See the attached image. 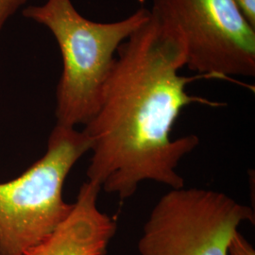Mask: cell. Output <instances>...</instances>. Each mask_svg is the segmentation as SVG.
Instances as JSON below:
<instances>
[{
    "label": "cell",
    "instance_id": "cell-1",
    "mask_svg": "<svg viewBox=\"0 0 255 255\" xmlns=\"http://www.w3.org/2000/svg\"><path fill=\"white\" fill-rule=\"evenodd\" d=\"M185 64L182 37L150 10L146 23L119 47L101 105L82 130L92 151L89 182L120 200L131 198L145 181L184 187L177 169L200 139H173L174 124L191 104L222 106L188 94L190 83L209 78L182 76Z\"/></svg>",
    "mask_w": 255,
    "mask_h": 255
},
{
    "label": "cell",
    "instance_id": "cell-2",
    "mask_svg": "<svg viewBox=\"0 0 255 255\" xmlns=\"http://www.w3.org/2000/svg\"><path fill=\"white\" fill-rule=\"evenodd\" d=\"M23 14L51 31L62 54L57 125L85 126L101 105L119 47L146 23L150 10L140 8L125 18L102 23L82 16L71 0H47Z\"/></svg>",
    "mask_w": 255,
    "mask_h": 255
},
{
    "label": "cell",
    "instance_id": "cell-3",
    "mask_svg": "<svg viewBox=\"0 0 255 255\" xmlns=\"http://www.w3.org/2000/svg\"><path fill=\"white\" fill-rule=\"evenodd\" d=\"M89 150L82 130L56 124L45 155L18 178L0 182V255H24L63 222L73 205L64 200L65 179Z\"/></svg>",
    "mask_w": 255,
    "mask_h": 255
},
{
    "label": "cell",
    "instance_id": "cell-4",
    "mask_svg": "<svg viewBox=\"0 0 255 255\" xmlns=\"http://www.w3.org/2000/svg\"><path fill=\"white\" fill-rule=\"evenodd\" d=\"M255 213L228 195L178 188L160 198L138 241L140 255H228L230 243Z\"/></svg>",
    "mask_w": 255,
    "mask_h": 255
},
{
    "label": "cell",
    "instance_id": "cell-5",
    "mask_svg": "<svg viewBox=\"0 0 255 255\" xmlns=\"http://www.w3.org/2000/svg\"><path fill=\"white\" fill-rule=\"evenodd\" d=\"M151 12L178 31L189 70L209 79L255 76V27L234 0H152Z\"/></svg>",
    "mask_w": 255,
    "mask_h": 255
},
{
    "label": "cell",
    "instance_id": "cell-6",
    "mask_svg": "<svg viewBox=\"0 0 255 255\" xmlns=\"http://www.w3.org/2000/svg\"><path fill=\"white\" fill-rule=\"evenodd\" d=\"M101 187L87 181L80 188L68 216L24 255H106L117 222L98 206Z\"/></svg>",
    "mask_w": 255,
    "mask_h": 255
},
{
    "label": "cell",
    "instance_id": "cell-7",
    "mask_svg": "<svg viewBox=\"0 0 255 255\" xmlns=\"http://www.w3.org/2000/svg\"><path fill=\"white\" fill-rule=\"evenodd\" d=\"M228 255H255V250L240 232H237L230 243Z\"/></svg>",
    "mask_w": 255,
    "mask_h": 255
},
{
    "label": "cell",
    "instance_id": "cell-8",
    "mask_svg": "<svg viewBox=\"0 0 255 255\" xmlns=\"http://www.w3.org/2000/svg\"><path fill=\"white\" fill-rule=\"evenodd\" d=\"M27 0H0V30L8 19Z\"/></svg>",
    "mask_w": 255,
    "mask_h": 255
},
{
    "label": "cell",
    "instance_id": "cell-9",
    "mask_svg": "<svg viewBox=\"0 0 255 255\" xmlns=\"http://www.w3.org/2000/svg\"><path fill=\"white\" fill-rule=\"evenodd\" d=\"M237 8L244 15V17L250 22L252 26L255 27V0H234Z\"/></svg>",
    "mask_w": 255,
    "mask_h": 255
}]
</instances>
